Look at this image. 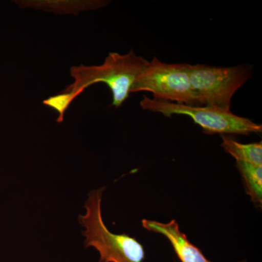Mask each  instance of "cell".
<instances>
[{
    "label": "cell",
    "mask_w": 262,
    "mask_h": 262,
    "mask_svg": "<svg viewBox=\"0 0 262 262\" xmlns=\"http://www.w3.org/2000/svg\"><path fill=\"white\" fill-rule=\"evenodd\" d=\"M149 61L137 56L133 50L125 55L110 53L104 62L99 66H80L71 68L74 82L63 92L68 93L74 99L89 88L103 82L113 94L112 106L119 108L126 101L138 77Z\"/></svg>",
    "instance_id": "1"
},
{
    "label": "cell",
    "mask_w": 262,
    "mask_h": 262,
    "mask_svg": "<svg viewBox=\"0 0 262 262\" xmlns=\"http://www.w3.org/2000/svg\"><path fill=\"white\" fill-rule=\"evenodd\" d=\"M105 187L89 192L84 204L86 213L79 215L85 228L84 248H94L99 253V262H144L145 250L143 245L125 233L115 234L105 225L101 213V200Z\"/></svg>",
    "instance_id": "2"
},
{
    "label": "cell",
    "mask_w": 262,
    "mask_h": 262,
    "mask_svg": "<svg viewBox=\"0 0 262 262\" xmlns=\"http://www.w3.org/2000/svg\"><path fill=\"white\" fill-rule=\"evenodd\" d=\"M142 110L160 113L170 117L172 115H186L209 135H243L259 134L262 126L249 119L236 115L231 110L207 106H189L158 101L144 96L140 102Z\"/></svg>",
    "instance_id": "3"
},
{
    "label": "cell",
    "mask_w": 262,
    "mask_h": 262,
    "mask_svg": "<svg viewBox=\"0 0 262 262\" xmlns=\"http://www.w3.org/2000/svg\"><path fill=\"white\" fill-rule=\"evenodd\" d=\"M188 72L199 106L230 110L234 94L252 76L251 67H211L187 63Z\"/></svg>",
    "instance_id": "4"
},
{
    "label": "cell",
    "mask_w": 262,
    "mask_h": 262,
    "mask_svg": "<svg viewBox=\"0 0 262 262\" xmlns=\"http://www.w3.org/2000/svg\"><path fill=\"white\" fill-rule=\"evenodd\" d=\"M141 91L151 93L158 101L199 106L187 63H164L155 56L138 77L132 93Z\"/></svg>",
    "instance_id": "5"
},
{
    "label": "cell",
    "mask_w": 262,
    "mask_h": 262,
    "mask_svg": "<svg viewBox=\"0 0 262 262\" xmlns=\"http://www.w3.org/2000/svg\"><path fill=\"white\" fill-rule=\"evenodd\" d=\"M142 225L149 232L163 234L182 262H213L205 256L199 248L188 239L187 235L179 229L178 222L171 220L168 223L148 220H142Z\"/></svg>",
    "instance_id": "6"
},
{
    "label": "cell",
    "mask_w": 262,
    "mask_h": 262,
    "mask_svg": "<svg viewBox=\"0 0 262 262\" xmlns=\"http://www.w3.org/2000/svg\"><path fill=\"white\" fill-rule=\"evenodd\" d=\"M24 8L55 12V13L77 14L84 10H96L107 4L106 1H24L18 2Z\"/></svg>",
    "instance_id": "7"
},
{
    "label": "cell",
    "mask_w": 262,
    "mask_h": 262,
    "mask_svg": "<svg viewBox=\"0 0 262 262\" xmlns=\"http://www.w3.org/2000/svg\"><path fill=\"white\" fill-rule=\"evenodd\" d=\"M222 146L226 152L233 157L236 162L262 165L261 141L242 144L227 135L222 136Z\"/></svg>",
    "instance_id": "8"
},
{
    "label": "cell",
    "mask_w": 262,
    "mask_h": 262,
    "mask_svg": "<svg viewBox=\"0 0 262 262\" xmlns=\"http://www.w3.org/2000/svg\"><path fill=\"white\" fill-rule=\"evenodd\" d=\"M236 166L242 177L246 192L256 206L262 204V165L236 162Z\"/></svg>",
    "instance_id": "9"
},
{
    "label": "cell",
    "mask_w": 262,
    "mask_h": 262,
    "mask_svg": "<svg viewBox=\"0 0 262 262\" xmlns=\"http://www.w3.org/2000/svg\"><path fill=\"white\" fill-rule=\"evenodd\" d=\"M73 101L74 98L70 94L62 91L61 94L45 100L43 103L53 110H56L58 114L57 122H61L63 121L65 112Z\"/></svg>",
    "instance_id": "10"
},
{
    "label": "cell",
    "mask_w": 262,
    "mask_h": 262,
    "mask_svg": "<svg viewBox=\"0 0 262 262\" xmlns=\"http://www.w3.org/2000/svg\"><path fill=\"white\" fill-rule=\"evenodd\" d=\"M237 262H248V261H245V260H244V261H237Z\"/></svg>",
    "instance_id": "11"
}]
</instances>
